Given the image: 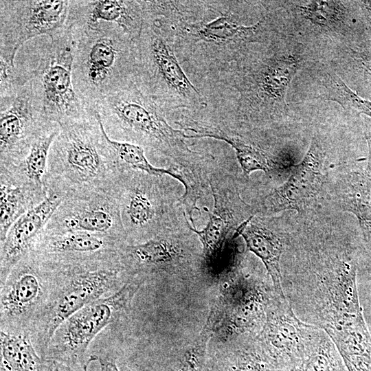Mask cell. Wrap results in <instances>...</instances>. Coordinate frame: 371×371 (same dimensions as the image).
Returning a JSON list of instances; mask_svg holds the SVG:
<instances>
[{
	"mask_svg": "<svg viewBox=\"0 0 371 371\" xmlns=\"http://www.w3.org/2000/svg\"><path fill=\"white\" fill-rule=\"evenodd\" d=\"M171 39L176 54L194 84L236 61L267 40V17L256 16L252 3L239 1H141Z\"/></svg>",
	"mask_w": 371,
	"mask_h": 371,
	"instance_id": "cell-1",
	"label": "cell"
},
{
	"mask_svg": "<svg viewBox=\"0 0 371 371\" xmlns=\"http://www.w3.org/2000/svg\"><path fill=\"white\" fill-rule=\"evenodd\" d=\"M95 109L112 139L138 145L150 161L203 179L205 167L213 156L191 149L185 133L168 123L164 111L137 87L134 80L100 100Z\"/></svg>",
	"mask_w": 371,
	"mask_h": 371,
	"instance_id": "cell-2",
	"label": "cell"
},
{
	"mask_svg": "<svg viewBox=\"0 0 371 371\" xmlns=\"http://www.w3.org/2000/svg\"><path fill=\"white\" fill-rule=\"evenodd\" d=\"M121 169L99 115L60 127L48 156L47 193L116 192Z\"/></svg>",
	"mask_w": 371,
	"mask_h": 371,
	"instance_id": "cell-3",
	"label": "cell"
},
{
	"mask_svg": "<svg viewBox=\"0 0 371 371\" xmlns=\"http://www.w3.org/2000/svg\"><path fill=\"white\" fill-rule=\"evenodd\" d=\"M73 60L74 39L68 27L54 36L30 41L15 59L16 68L30 85L45 115L60 127L96 114L75 89Z\"/></svg>",
	"mask_w": 371,
	"mask_h": 371,
	"instance_id": "cell-4",
	"label": "cell"
},
{
	"mask_svg": "<svg viewBox=\"0 0 371 371\" xmlns=\"http://www.w3.org/2000/svg\"><path fill=\"white\" fill-rule=\"evenodd\" d=\"M324 262L311 275L283 280L282 288L302 321L330 333L363 317L357 286V258L344 250Z\"/></svg>",
	"mask_w": 371,
	"mask_h": 371,
	"instance_id": "cell-5",
	"label": "cell"
},
{
	"mask_svg": "<svg viewBox=\"0 0 371 371\" xmlns=\"http://www.w3.org/2000/svg\"><path fill=\"white\" fill-rule=\"evenodd\" d=\"M69 27L74 39V85L95 109L100 100L133 81V41L115 23L99 21Z\"/></svg>",
	"mask_w": 371,
	"mask_h": 371,
	"instance_id": "cell-6",
	"label": "cell"
},
{
	"mask_svg": "<svg viewBox=\"0 0 371 371\" xmlns=\"http://www.w3.org/2000/svg\"><path fill=\"white\" fill-rule=\"evenodd\" d=\"M49 267L53 277L47 299L27 329L43 358L63 321L89 303L115 293L130 277L120 265L118 255Z\"/></svg>",
	"mask_w": 371,
	"mask_h": 371,
	"instance_id": "cell-7",
	"label": "cell"
},
{
	"mask_svg": "<svg viewBox=\"0 0 371 371\" xmlns=\"http://www.w3.org/2000/svg\"><path fill=\"white\" fill-rule=\"evenodd\" d=\"M144 19L133 41L135 83L167 117H199L207 106L205 97L186 73L168 34L153 19Z\"/></svg>",
	"mask_w": 371,
	"mask_h": 371,
	"instance_id": "cell-8",
	"label": "cell"
},
{
	"mask_svg": "<svg viewBox=\"0 0 371 371\" xmlns=\"http://www.w3.org/2000/svg\"><path fill=\"white\" fill-rule=\"evenodd\" d=\"M170 176L123 169L117 184L121 219L127 243L153 238L179 221L186 212L179 182Z\"/></svg>",
	"mask_w": 371,
	"mask_h": 371,
	"instance_id": "cell-9",
	"label": "cell"
},
{
	"mask_svg": "<svg viewBox=\"0 0 371 371\" xmlns=\"http://www.w3.org/2000/svg\"><path fill=\"white\" fill-rule=\"evenodd\" d=\"M146 279L141 276H130L115 293L70 315L56 330L43 358L63 363L74 371H87L89 363L95 361V356L89 352L91 342L107 326L128 313L135 295Z\"/></svg>",
	"mask_w": 371,
	"mask_h": 371,
	"instance_id": "cell-10",
	"label": "cell"
},
{
	"mask_svg": "<svg viewBox=\"0 0 371 371\" xmlns=\"http://www.w3.org/2000/svg\"><path fill=\"white\" fill-rule=\"evenodd\" d=\"M214 205L209 220L202 229L190 223L192 230L201 245L202 269L207 272L222 271V267H236V260L232 247L238 236L240 225L255 215L254 210L245 203L233 182L223 175V168L216 165L210 168L206 176Z\"/></svg>",
	"mask_w": 371,
	"mask_h": 371,
	"instance_id": "cell-11",
	"label": "cell"
},
{
	"mask_svg": "<svg viewBox=\"0 0 371 371\" xmlns=\"http://www.w3.org/2000/svg\"><path fill=\"white\" fill-rule=\"evenodd\" d=\"M69 5L68 0H1L0 60L15 66L25 43L67 27Z\"/></svg>",
	"mask_w": 371,
	"mask_h": 371,
	"instance_id": "cell-12",
	"label": "cell"
},
{
	"mask_svg": "<svg viewBox=\"0 0 371 371\" xmlns=\"http://www.w3.org/2000/svg\"><path fill=\"white\" fill-rule=\"evenodd\" d=\"M53 270L30 253L0 284V330H27L44 304Z\"/></svg>",
	"mask_w": 371,
	"mask_h": 371,
	"instance_id": "cell-13",
	"label": "cell"
},
{
	"mask_svg": "<svg viewBox=\"0 0 371 371\" xmlns=\"http://www.w3.org/2000/svg\"><path fill=\"white\" fill-rule=\"evenodd\" d=\"M56 124L46 117L27 82L0 96V166L23 159L36 140Z\"/></svg>",
	"mask_w": 371,
	"mask_h": 371,
	"instance_id": "cell-14",
	"label": "cell"
},
{
	"mask_svg": "<svg viewBox=\"0 0 371 371\" xmlns=\"http://www.w3.org/2000/svg\"><path fill=\"white\" fill-rule=\"evenodd\" d=\"M317 328L297 316L285 295L273 291L256 341L266 360L275 370L291 371L302 358Z\"/></svg>",
	"mask_w": 371,
	"mask_h": 371,
	"instance_id": "cell-15",
	"label": "cell"
},
{
	"mask_svg": "<svg viewBox=\"0 0 371 371\" xmlns=\"http://www.w3.org/2000/svg\"><path fill=\"white\" fill-rule=\"evenodd\" d=\"M194 234L185 212L179 221L153 238L123 244L117 254L120 264L128 276L146 278L178 268L192 257L188 247Z\"/></svg>",
	"mask_w": 371,
	"mask_h": 371,
	"instance_id": "cell-16",
	"label": "cell"
},
{
	"mask_svg": "<svg viewBox=\"0 0 371 371\" xmlns=\"http://www.w3.org/2000/svg\"><path fill=\"white\" fill-rule=\"evenodd\" d=\"M44 229L82 231L110 236L126 241L120 205L115 192H91L65 199Z\"/></svg>",
	"mask_w": 371,
	"mask_h": 371,
	"instance_id": "cell-17",
	"label": "cell"
},
{
	"mask_svg": "<svg viewBox=\"0 0 371 371\" xmlns=\"http://www.w3.org/2000/svg\"><path fill=\"white\" fill-rule=\"evenodd\" d=\"M125 243L110 236L87 232L43 229L30 253L44 264L55 267L116 256Z\"/></svg>",
	"mask_w": 371,
	"mask_h": 371,
	"instance_id": "cell-18",
	"label": "cell"
},
{
	"mask_svg": "<svg viewBox=\"0 0 371 371\" xmlns=\"http://www.w3.org/2000/svg\"><path fill=\"white\" fill-rule=\"evenodd\" d=\"M324 149L315 138L301 162L293 167L288 179L267 194L261 210L278 212L305 210L316 200L324 180Z\"/></svg>",
	"mask_w": 371,
	"mask_h": 371,
	"instance_id": "cell-19",
	"label": "cell"
},
{
	"mask_svg": "<svg viewBox=\"0 0 371 371\" xmlns=\"http://www.w3.org/2000/svg\"><path fill=\"white\" fill-rule=\"evenodd\" d=\"M64 199L60 194L48 192L43 202L12 224L0 244V284L12 269L31 252L37 238Z\"/></svg>",
	"mask_w": 371,
	"mask_h": 371,
	"instance_id": "cell-20",
	"label": "cell"
},
{
	"mask_svg": "<svg viewBox=\"0 0 371 371\" xmlns=\"http://www.w3.org/2000/svg\"><path fill=\"white\" fill-rule=\"evenodd\" d=\"M145 19L141 1L71 0L67 27L95 23H115L133 41L140 35Z\"/></svg>",
	"mask_w": 371,
	"mask_h": 371,
	"instance_id": "cell-21",
	"label": "cell"
},
{
	"mask_svg": "<svg viewBox=\"0 0 371 371\" xmlns=\"http://www.w3.org/2000/svg\"><path fill=\"white\" fill-rule=\"evenodd\" d=\"M368 157L363 168L347 172L337 186L341 208L357 218L366 249L371 254V131L366 130Z\"/></svg>",
	"mask_w": 371,
	"mask_h": 371,
	"instance_id": "cell-22",
	"label": "cell"
},
{
	"mask_svg": "<svg viewBox=\"0 0 371 371\" xmlns=\"http://www.w3.org/2000/svg\"><path fill=\"white\" fill-rule=\"evenodd\" d=\"M245 240L246 248L264 264L276 294L284 295L280 260L284 251L282 238L262 221L251 216L237 229Z\"/></svg>",
	"mask_w": 371,
	"mask_h": 371,
	"instance_id": "cell-23",
	"label": "cell"
},
{
	"mask_svg": "<svg viewBox=\"0 0 371 371\" xmlns=\"http://www.w3.org/2000/svg\"><path fill=\"white\" fill-rule=\"evenodd\" d=\"M0 244L21 216L39 205L47 194L0 170Z\"/></svg>",
	"mask_w": 371,
	"mask_h": 371,
	"instance_id": "cell-24",
	"label": "cell"
},
{
	"mask_svg": "<svg viewBox=\"0 0 371 371\" xmlns=\"http://www.w3.org/2000/svg\"><path fill=\"white\" fill-rule=\"evenodd\" d=\"M0 371H45L27 330H0Z\"/></svg>",
	"mask_w": 371,
	"mask_h": 371,
	"instance_id": "cell-25",
	"label": "cell"
},
{
	"mask_svg": "<svg viewBox=\"0 0 371 371\" xmlns=\"http://www.w3.org/2000/svg\"><path fill=\"white\" fill-rule=\"evenodd\" d=\"M60 130V125L54 124L36 140L23 159L16 164L0 166V170L47 193L45 180L49 153Z\"/></svg>",
	"mask_w": 371,
	"mask_h": 371,
	"instance_id": "cell-26",
	"label": "cell"
},
{
	"mask_svg": "<svg viewBox=\"0 0 371 371\" xmlns=\"http://www.w3.org/2000/svg\"><path fill=\"white\" fill-rule=\"evenodd\" d=\"M291 371H348L335 344L317 328L300 361Z\"/></svg>",
	"mask_w": 371,
	"mask_h": 371,
	"instance_id": "cell-27",
	"label": "cell"
},
{
	"mask_svg": "<svg viewBox=\"0 0 371 371\" xmlns=\"http://www.w3.org/2000/svg\"><path fill=\"white\" fill-rule=\"evenodd\" d=\"M341 2L335 1H313L299 6L302 15L312 23L331 27L341 23L346 10Z\"/></svg>",
	"mask_w": 371,
	"mask_h": 371,
	"instance_id": "cell-28",
	"label": "cell"
},
{
	"mask_svg": "<svg viewBox=\"0 0 371 371\" xmlns=\"http://www.w3.org/2000/svg\"><path fill=\"white\" fill-rule=\"evenodd\" d=\"M214 326L208 317L202 331L189 346L179 359L174 371H202L204 365L207 343L212 337Z\"/></svg>",
	"mask_w": 371,
	"mask_h": 371,
	"instance_id": "cell-29",
	"label": "cell"
},
{
	"mask_svg": "<svg viewBox=\"0 0 371 371\" xmlns=\"http://www.w3.org/2000/svg\"><path fill=\"white\" fill-rule=\"evenodd\" d=\"M351 52L355 70L363 81L371 87V41H363Z\"/></svg>",
	"mask_w": 371,
	"mask_h": 371,
	"instance_id": "cell-30",
	"label": "cell"
},
{
	"mask_svg": "<svg viewBox=\"0 0 371 371\" xmlns=\"http://www.w3.org/2000/svg\"><path fill=\"white\" fill-rule=\"evenodd\" d=\"M353 111L359 114H363L371 118V101L360 96L356 97L352 102Z\"/></svg>",
	"mask_w": 371,
	"mask_h": 371,
	"instance_id": "cell-31",
	"label": "cell"
},
{
	"mask_svg": "<svg viewBox=\"0 0 371 371\" xmlns=\"http://www.w3.org/2000/svg\"><path fill=\"white\" fill-rule=\"evenodd\" d=\"M95 356V361H99L101 371H119L115 361L107 357Z\"/></svg>",
	"mask_w": 371,
	"mask_h": 371,
	"instance_id": "cell-32",
	"label": "cell"
},
{
	"mask_svg": "<svg viewBox=\"0 0 371 371\" xmlns=\"http://www.w3.org/2000/svg\"><path fill=\"white\" fill-rule=\"evenodd\" d=\"M45 371H74L69 366L54 359H45Z\"/></svg>",
	"mask_w": 371,
	"mask_h": 371,
	"instance_id": "cell-33",
	"label": "cell"
}]
</instances>
